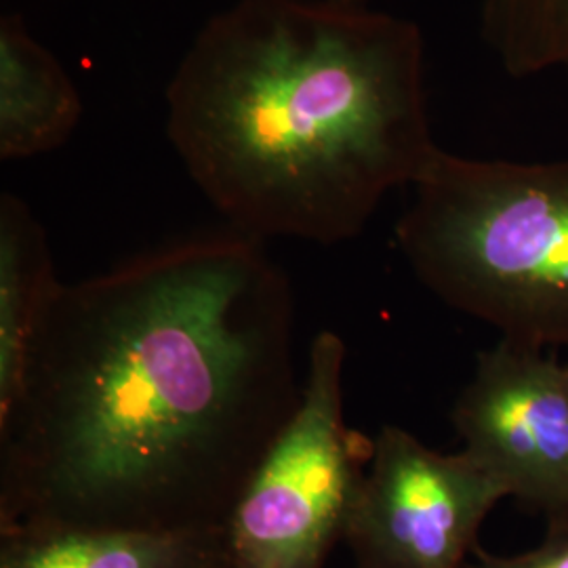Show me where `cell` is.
Masks as SVG:
<instances>
[{
	"label": "cell",
	"instance_id": "obj_4",
	"mask_svg": "<svg viewBox=\"0 0 568 568\" xmlns=\"http://www.w3.org/2000/svg\"><path fill=\"white\" fill-rule=\"evenodd\" d=\"M344 339L321 331L304 396L225 520L230 568H323L344 541L373 443L345 426Z\"/></svg>",
	"mask_w": 568,
	"mask_h": 568
},
{
	"label": "cell",
	"instance_id": "obj_13",
	"mask_svg": "<svg viewBox=\"0 0 568 568\" xmlns=\"http://www.w3.org/2000/svg\"><path fill=\"white\" fill-rule=\"evenodd\" d=\"M562 368H565V379H567V384H568V363H567V365H562Z\"/></svg>",
	"mask_w": 568,
	"mask_h": 568
},
{
	"label": "cell",
	"instance_id": "obj_8",
	"mask_svg": "<svg viewBox=\"0 0 568 568\" xmlns=\"http://www.w3.org/2000/svg\"><path fill=\"white\" fill-rule=\"evenodd\" d=\"M82 119L79 89L20 16L0 18V159L47 154L72 138Z\"/></svg>",
	"mask_w": 568,
	"mask_h": 568
},
{
	"label": "cell",
	"instance_id": "obj_9",
	"mask_svg": "<svg viewBox=\"0 0 568 568\" xmlns=\"http://www.w3.org/2000/svg\"><path fill=\"white\" fill-rule=\"evenodd\" d=\"M60 281L44 227L11 192L0 196V419L20 396L42 314Z\"/></svg>",
	"mask_w": 568,
	"mask_h": 568
},
{
	"label": "cell",
	"instance_id": "obj_7",
	"mask_svg": "<svg viewBox=\"0 0 568 568\" xmlns=\"http://www.w3.org/2000/svg\"><path fill=\"white\" fill-rule=\"evenodd\" d=\"M0 568H230L224 528L0 530Z\"/></svg>",
	"mask_w": 568,
	"mask_h": 568
},
{
	"label": "cell",
	"instance_id": "obj_11",
	"mask_svg": "<svg viewBox=\"0 0 568 568\" xmlns=\"http://www.w3.org/2000/svg\"><path fill=\"white\" fill-rule=\"evenodd\" d=\"M466 568H568V523L548 525L546 537L520 554H490L483 548Z\"/></svg>",
	"mask_w": 568,
	"mask_h": 568
},
{
	"label": "cell",
	"instance_id": "obj_5",
	"mask_svg": "<svg viewBox=\"0 0 568 568\" xmlns=\"http://www.w3.org/2000/svg\"><path fill=\"white\" fill-rule=\"evenodd\" d=\"M508 499L466 450L440 453L386 426L345 527L356 568H466L488 514Z\"/></svg>",
	"mask_w": 568,
	"mask_h": 568
},
{
	"label": "cell",
	"instance_id": "obj_1",
	"mask_svg": "<svg viewBox=\"0 0 568 568\" xmlns=\"http://www.w3.org/2000/svg\"><path fill=\"white\" fill-rule=\"evenodd\" d=\"M302 396L262 239L204 232L60 283L0 419V530L224 528Z\"/></svg>",
	"mask_w": 568,
	"mask_h": 568
},
{
	"label": "cell",
	"instance_id": "obj_12",
	"mask_svg": "<svg viewBox=\"0 0 568 568\" xmlns=\"http://www.w3.org/2000/svg\"><path fill=\"white\" fill-rule=\"evenodd\" d=\"M347 2H356V4H368V0H347Z\"/></svg>",
	"mask_w": 568,
	"mask_h": 568
},
{
	"label": "cell",
	"instance_id": "obj_6",
	"mask_svg": "<svg viewBox=\"0 0 568 568\" xmlns=\"http://www.w3.org/2000/svg\"><path fill=\"white\" fill-rule=\"evenodd\" d=\"M450 419L508 499L568 523V384L549 349L499 339L480 352Z\"/></svg>",
	"mask_w": 568,
	"mask_h": 568
},
{
	"label": "cell",
	"instance_id": "obj_3",
	"mask_svg": "<svg viewBox=\"0 0 568 568\" xmlns=\"http://www.w3.org/2000/svg\"><path fill=\"white\" fill-rule=\"evenodd\" d=\"M396 243L443 304L530 347H568V161H480L438 148Z\"/></svg>",
	"mask_w": 568,
	"mask_h": 568
},
{
	"label": "cell",
	"instance_id": "obj_2",
	"mask_svg": "<svg viewBox=\"0 0 568 568\" xmlns=\"http://www.w3.org/2000/svg\"><path fill=\"white\" fill-rule=\"evenodd\" d=\"M166 135L230 227L358 236L436 154L424 39L347 0H239L204 23L166 89Z\"/></svg>",
	"mask_w": 568,
	"mask_h": 568
},
{
	"label": "cell",
	"instance_id": "obj_10",
	"mask_svg": "<svg viewBox=\"0 0 568 568\" xmlns=\"http://www.w3.org/2000/svg\"><path fill=\"white\" fill-rule=\"evenodd\" d=\"M480 32L516 79L568 65V0H483Z\"/></svg>",
	"mask_w": 568,
	"mask_h": 568
}]
</instances>
